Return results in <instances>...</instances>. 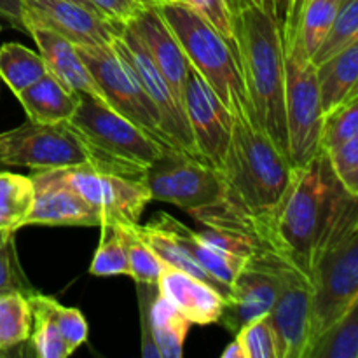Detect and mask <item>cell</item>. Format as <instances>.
Segmentation results:
<instances>
[{"instance_id":"6da1fadb","label":"cell","mask_w":358,"mask_h":358,"mask_svg":"<svg viewBox=\"0 0 358 358\" xmlns=\"http://www.w3.org/2000/svg\"><path fill=\"white\" fill-rule=\"evenodd\" d=\"M292 168L285 154L250 117L236 115L220 170L222 199L191 215L206 227L247 234L261 245Z\"/></svg>"},{"instance_id":"7a4b0ae2","label":"cell","mask_w":358,"mask_h":358,"mask_svg":"<svg viewBox=\"0 0 358 358\" xmlns=\"http://www.w3.org/2000/svg\"><path fill=\"white\" fill-rule=\"evenodd\" d=\"M233 51L259 128L287 156L283 41L276 0H227Z\"/></svg>"},{"instance_id":"3957f363","label":"cell","mask_w":358,"mask_h":358,"mask_svg":"<svg viewBox=\"0 0 358 358\" xmlns=\"http://www.w3.org/2000/svg\"><path fill=\"white\" fill-rule=\"evenodd\" d=\"M346 191L332 171L327 152L318 150L303 166H294L261 247L303 273L308 280L322 233Z\"/></svg>"},{"instance_id":"277c9868","label":"cell","mask_w":358,"mask_h":358,"mask_svg":"<svg viewBox=\"0 0 358 358\" xmlns=\"http://www.w3.org/2000/svg\"><path fill=\"white\" fill-rule=\"evenodd\" d=\"M310 283L313 345L358 303V196L345 192L336 205L315 252Z\"/></svg>"},{"instance_id":"5b68a950","label":"cell","mask_w":358,"mask_h":358,"mask_svg":"<svg viewBox=\"0 0 358 358\" xmlns=\"http://www.w3.org/2000/svg\"><path fill=\"white\" fill-rule=\"evenodd\" d=\"M304 0H290L283 10V100H285L287 159L303 166L320 150L324 112L318 93L317 69L301 38V10Z\"/></svg>"},{"instance_id":"8992f818","label":"cell","mask_w":358,"mask_h":358,"mask_svg":"<svg viewBox=\"0 0 358 358\" xmlns=\"http://www.w3.org/2000/svg\"><path fill=\"white\" fill-rule=\"evenodd\" d=\"M156 7L177 37L185 58L201 73L231 115H247L257 124L236 56L226 38L187 3L161 2Z\"/></svg>"},{"instance_id":"52a82bcc","label":"cell","mask_w":358,"mask_h":358,"mask_svg":"<svg viewBox=\"0 0 358 358\" xmlns=\"http://www.w3.org/2000/svg\"><path fill=\"white\" fill-rule=\"evenodd\" d=\"M77 98V108L69 122L94 154L101 170L140 180L161 154L177 150L157 142L110 105L84 93Z\"/></svg>"},{"instance_id":"ba28073f","label":"cell","mask_w":358,"mask_h":358,"mask_svg":"<svg viewBox=\"0 0 358 358\" xmlns=\"http://www.w3.org/2000/svg\"><path fill=\"white\" fill-rule=\"evenodd\" d=\"M0 166H24L30 170H62L94 166L100 163L69 121L27 122L0 133Z\"/></svg>"},{"instance_id":"9c48e42d","label":"cell","mask_w":358,"mask_h":358,"mask_svg":"<svg viewBox=\"0 0 358 358\" xmlns=\"http://www.w3.org/2000/svg\"><path fill=\"white\" fill-rule=\"evenodd\" d=\"M76 48L84 65L93 76L94 83L100 87L107 105L140 126L157 142L170 149H177L163 131L159 112L143 91L129 63L121 58L110 44L103 48H84V45H76Z\"/></svg>"},{"instance_id":"30bf717a","label":"cell","mask_w":358,"mask_h":358,"mask_svg":"<svg viewBox=\"0 0 358 358\" xmlns=\"http://www.w3.org/2000/svg\"><path fill=\"white\" fill-rule=\"evenodd\" d=\"M140 180L156 201L171 203L194 213L222 199L220 171L182 150H166L142 173Z\"/></svg>"},{"instance_id":"8fae6325","label":"cell","mask_w":358,"mask_h":358,"mask_svg":"<svg viewBox=\"0 0 358 358\" xmlns=\"http://www.w3.org/2000/svg\"><path fill=\"white\" fill-rule=\"evenodd\" d=\"M58 180L76 191L87 205L103 215V224H138L143 210L152 201L142 180L94 166L49 170Z\"/></svg>"},{"instance_id":"7c38bea8","label":"cell","mask_w":358,"mask_h":358,"mask_svg":"<svg viewBox=\"0 0 358 358\" xmlns=\"http://www.w3.org/2000/svg\"><path fill=\"white\" fill-rule=\"evenodd\" d=\"M110 45L121 58H124L129 63V66L133 69L135 76L138 77L147 96L156 105L157 112L161 115L163 131L166 133L170 142L177 149H180L182 152L199 159L198 150H196L194 145V138H192L191 128H189L187 117L184 114V108L175 100L170 86H168L163 73L159 72L156 63L152 62L150 55L147 52L145 45L140 41L138 34L128 23L119 24V31L112 38Z\"/></svg>"},{"instance_id":"4fadbf2b","label":"cell","mask_w":358,"mask_h":358,"mask_svg":"<svg viewBox=\"0 0 358 358\" xmlns=\"http://www.w3.org/2000/svg\"><path fill=\"white\" fill-rule=\"evenodd\" d=\"M285 262L264 247L248 259L231 283L220 313L219 322L227 331L236 334L243 325L269 315L278 297Z\"/></svg>"},{"instance_id":"5bb4252c","label":"cell","mask_w":358,"mask_h":358,"mask_svg":"<svg viewBox=\"0 0 358 358\" xmlns=\"http://www.w3.org/2000/svg\"><path fill=\"white\" fill-rule=\"evenodd\" d=\"M184 112L199 159L220 171L229 147L233 115L191 63L184 87Z\"/></svg>"},{"instance_id":"9a60e30c","label":"cell","mask_w":358,"mask_h":358,"mask_svg":"<svg viewBox=\"0 0 358 358\" xmlns=\"http://www.w3.org/2000/svg\"><path fill=\"white\" fill-rule=\"evenodd\" d=\"M278 358H308L311 346V283L285 262L278 297L269 311Z\"/></svg>"},{"instance_id":"2e32d148","label":"cell","mask_w":358,"mask_h":358,"mask_svg":"<svg viewBox=\"0 0 358 358\" xmlns=\"http://www.w3.org/2000/svg\"><path fill=\"white\" fill-rule=\"evenodd\" d=\"M41 24L73 45L103 48L117 35L119 24L70 0H23V28Z\"/></svg>"},{"instance_id":"e0dca14e","label":"cell","mask_w":358,"mask_h":358,"mask_svg":"<svg viewBox=\"0 0 358 358\" xmlns=\"http://www.w3.org/2000/svg\"><path fill=\"white\" fill-rule=\"evenodd\" d=\"M35 198L27 226H83L93 227L105 222L103 215L87 205L76 191L63 184L49 170L35 171Z\"/></svg>"},{"instance_id":"ac0fdd59","label":"cell","mask_w":358,"mask_h":358,"mask_svg":"<svg viewBox=\"0 0 358 358\" xmlns=\"http://www.w3.org/2000/svg\"><path fill=\"white\" fill-rule=\"evenodd\" d=\"M128 24L138 34L147 52L170 86L175 100L184 108V87L185 79H187L189 59L185 58L177 37L163 20L156 3L142 7L140 13L128 21Z\"/></svg>"},{"instance_id":"d6986e66","label":"cell","mask_w":358,"mask_h":358,"mask_svg":"<svg viewBox=\"0 0 358 358\" xmlns=\"http://www.w3.org/2000/svg\"><path fill=\"white\" fill-rule=\"evenodd\" d=\"M24 30L34 37L35 44L41 51L38 55L42 56L45 69L51 76H55L72 93L90 94V96L107 103L100 87L94 83L93 76L84 65L83 58L72 42L41 24L27 23Z\"/></svg>"},{"instance_id":"ffe728a7","label":"cell","mask_w":358,"mask_h":358,"mask_svg":"<svg viewBox=\"0 0 358 358\" xmlns=\"http://www.w3.org/2000/svg\"><path fill=\"white\" fill-rule=\"evenodd\" d=\"M156 285L157 292L166 297L191 324L208 325L219 322L226 299L208 283L164 266Z\"/></svg>"},{"instance_id":"44dd1931","label":"cell","mask_w":358,"mask_h":358,"mask_svg":"<svg viewBox=\"0 0 358 358\" xmlns=\"http://www.w3.org/2000/svg\"><path fill=\"white\" fill-rule=\"evenodd\" d=\"M152 224L170 234L217 283H220L226 289H229L238 273L247 264L248 259L238 257V255L227 254V252L206 245L205 241L199 240L196 231L189 229L187 226L175 220L168 213H159Z\"/></svg>"},{"instance_id":"7402d4cb","label":"cell","mask_w":358,"mask_h":358,"mask_svg":"<svg viewBox=\"0 0 358 358\" xmlns=\"http://www.w3.org/2000/svg\"><path fill=\"white\" fill-rule=\"evenodd\" d=\"M315 69L322 112L327 114L358 94V41Z\"/></svg>"},{"instance_id":"603a6c76","label":"cell","mask_w":358,"mask_h":358,"mask_svg":"<svg viewBox=\"0 0 358 358\" xmlns=\"http://www.w3.org/2000/svg\"><path fill=\"white\" fill-rule=\"evenodd\" d=\"M28 119L35 122L69 121L77 108L76 93L63 86L55 76L45 72L41 79L17 94Z\"/></svg>"},{"instance_id":"cb8c5ba5","label":"cell","mask_w":358,"mask_h":358,"mask_svg":"<svg viewBox=\"0 0 358 358\" xmlns=\"http://www.w3.org/2000/svg\"><path fill=\"white\" fill-rule=\"evenodd\" d=\"M150 332L161 358H180L191 322L159 292L150 301Z\"/></svg>"},{"instance_id":"d4e9b609","label":"cell","mask_w":358,"mask_h":358,"mask_svg":"<svg viewBox=\"0 0 358 358\" xmlns=\"http://www.w3.org/2000/svg\"><path fill=\"white\" fill-rule=\"evenodd\" d=\"M35 198L30 175L0 171V233H16L27 226Z\"/></svg>"},{"instance_id":"484cf974","label":"cell","mask_w":358,"mask_h":358,"mask_svg":"<svg viewBox=\"0 0 358 358\" xmlns=\"http://www.w3.org/2000/svg\"><path fill=\"white\" fill-rule=\"evenodd\" d=\"M135 231L136 234L149 245L150 250L159 257V261L163 262L164 266L178 269V271H184L187 273V275L194 276V278L201 280V282L208 283V285H212L217 292L222 294L224 299H226L227 294H229V289H226V287H222L220 283H217L215 280H213L212 276H210L208 273H206L205 269H203L201 266H199L198 262H196L194 259H192L191 255H189L187 252L170 236V234L154 226L152 222L147 224V226L136 224Z\"/></svg>"},{"instance_id":"4316f807","label":"cell","mask_w":358,"mask_h":358,"mask_svg":"<svg viewBox=\"0 0 358 358\" xmlns=\"http://www.w3.org/2000/svg\"><path fill=\"white\" fill-rule=\"evenodd\" d=\"M45 72L48 69L38 52L17 42H6L0 45V79L16 96L37 83Z\"/></svg>"},{"instance_id":"83f0119b","label":"cell","mask_w":358,"mask_h":358,"mask_svg":"<svg viewBox=\"0 0 358 358\" xmlns=\"http://www.w3.org/2000/svg\"><path fill=\"white\" fill-rule=\"evenodd\" d=\"M27 299L30 304L31 317L38 315V317L49 318L59 331L62 338L65 339L69 348L72 350V353L86 343L87 336H90V327H87L84 315L77 308L62 306L55 297L42 296L38 292L30 294L27 296Z\"/></svg>"},{"instance_id":"f1b7e54d","label":"cell","mask_w":358,"mask_h":358,"mask_svg":"<svg viewBox=\"0 0 358 358\" xmlns=\"http://www.w3.org/2000/svg\"><path fill=\"white\" fill-rule=\"evenodd\" d=\"M308 358H358V303L315 339Z\"/></svg>"},{"instance_id":"f546056e","label":"cell","mask_w":358,"mask_h":358,"mask_svg":"<svg viewBox=\"0 0 358 358\" xmlns=\"http://www.w3.org/2000/svg\"><path fill=\"white\" fill-rule=\"evenodd\" d=\"M31 334V311L24 294L0 292V355L23 345Z\"/></svg>"},{"instance_id":"4dcf8cb0","label":"cell","mask_w":358,"mask_h":358,"mask_svg":"<svg viewBox=\"0 0 358 358\" xmlns=\"http://www.w3.org/2000/svg\"><path fill=\"white\" fill-rule=\"evenodd\" d=\"M100 245L96 248L90 273L94 276H129L128 248L122 224H101Z\"/></svg>"},{"instance_id":"1f68e13d","label":"cell","mask_w":358,"mask_h":358,"mask_svg":"<svg viewBox=\"0 0 358 358\" xmlns=\"http://www.w3.org/2000/svg\"><path fill=\"white\" fill-rule=\"evenodd\" d=\"M358 41V0H343L338 14H336L332 27L322 41L320 48L311 56L315 66L325 59L332 58L339 51L348 48Z\"/></svg>"},{"instance_id":"d6a6232c","label":"cell","mask_w":358,"mask_h":358,"mask_svg":"<svg viewBox=\"0 0 358 358\" xmlns=\"http://www.w3.org/2000/svg\"><path fill=\"white\" fill-rule=\"evenodd\" d=\"M341 2L343 0H304L299 28L303 45L310 56H313L315 51L320 48L341 7Z\"/></svg>"},{"instance_id":"836d02e7","label":"cell","mask_w":358,"mask_h":358,"mask_svg":"<svg viewBox=\"0 0 358 358\" xmlns=\"http://www.w3.org/2000/svg\"><path fill=\"white\" fill-rule=\"evenodd\" d=\"M358 136V94L324 114L320 149L329 150Z\"/></svg>"},{"instance_id":"e575fe53","label":"cell","mask_w":358,"mask_h":358,"mask_svg":"<svg viewBox=\"0 0 358 358\" xmlns=\"http://www.w3.org/2000/svg\"><path fill=\"white\" fill-rule=\"evenodd\" d=\"M135 226H126V224H122L126 248H128L129 276L136 283H157V280H159L161 273L164 269V264L150 250L149 245L136 234Z\"/></svg>"},{"instance_id":"d590c367","label":"cell","mask_w":358,"mask_h":358,"mask_svg":"<svg viewBox=\"0 0 358 358\" xmlns=\"http://www.w3.org/2000/svg\"><path fill=\"white\" fill-rule=\"evenodd\" d=\"M240 343L245 358H278L276 355V338L269 315L252 320L234 334Z\"/></svg>"},{"instance_id":"8d00e7d4","label":"cell","mask_w":358,"mask_h":358,"mask_svg":"<svg viewBox=\"0 0 358 358\" xmlns=\"http://www.w3.org/2000/svg\"><path fill=\"white\" fill-rule=\"evenodd\" d=\"M0 292H35L17 259L14 233H0Z\"/></svg>"},{"instance_id":"74e56055","label":"cell","mask_w":358,"mask_h":358,"mask_svg":"<svg viewBox=\"0 0 358 358\" xmlns=\"http://www.w3.org/2000/svg\"><path fill=\"white\" fill-rule=\"evenodd\" d=\"M325 152L339 184L350 194L358 196V136Z\"/></svg>"},{"instance_id":"f35d334b","label":"cell","mask_w":358,"mask_h":358,"mask_svg":"<svg viewBox=\"0 0 358 358\" xmlns=\"http://www.w3.org/2000/svg\"><path fill=\"white\" fill-rule=\"evenodd\" d=\"M31 320H35V329H31L30 334L35 355L41 358H66L72 355V350L49 318L37 315L31 317Z\"/></svg>"},{"instance_id":"ab89813d","label":"cell","mask_w":358,"mask_h":358,"mask_svg":"<svg viewBox=\"0 0 358 358\" xmlns=\"http://www.w3.org/2000/svg\"><path fill=\"white\" fill-rule=\"evenodd\" d=\"M182 2L203 14L210 21V24L226 38L227 44L233 48V28H231L229 2L227 0H182Z\"/></svg>"},{"instance_id":"60d3db41","label":"cell","mask_w":358,"mask_h":358,"mask_svg":"<svg viewBox=\"0 0 358 358\" xmlns=\"http://www.w3.org/2000/svg\"><path fill=\"white\" fill-rule=\"evenodd\" d=\"M90 2L101 16L117 24L128 23L140 13L142 7L149 6L140 0H90Z\"/></svg>"},{"instance_id":"b9f144b4","label":"cell","mask_w":358,"mask_h":358,"mask_svg":"<svg viewBox=\"0 0 358 358\" xmlns=\"http://www.w3.org/2000/svg\"><path fill=\"white\" fill-rule=\"evenodd\" d=\"M0 17L9 21L10 27L23 28V0H0Z\"/></svg>"},{"instance_id":"7bdbcfd3","label":"cell","mask_w":358,"mask_h":358,"mask_svg":"<svg viewBox=\"0 0 358 358\" xmlns=\"http://www.w3.org/2000/svg\"><path fill=\"white\" fill-rule=\"evenodd\" d=\"M222 357L224 358H245L243 350H241L240 343H238L236 339H233V341L227 345V348L222 352Z\"/></svg>"},{"instance_id":"ee69618b","label":"cell","mask_w":358,"mask_h":358,"mask_svg":"<svg viewBox=\"0 0 358 358\" xmlns=\"http://www.w3.org/2000/svg\"><path fill=\"white\" fill-rule=\"evenodd\" d=\"M290 0H276V9H278V16L282 17L283 10H285V7L289 6Z\"/></svg>"},{"instance_id":"f6af8a7d","label":"cell","mask_w":358,"mask_h":358,"mask_svg":"<svg viewBox=\"0 0 358 358\" xmlns=\"http://www.w3.org/2000/svg\"><path fill=\"white\" fill-rule=\"evenodd\" d=\"M70 2H77V3H80V6L87 7V9H91V10H94V13H98V10L94 9V6L90 2V0H70ZM98 14H100V13H98ZM100 16H101V14H100Z\"/></svg>"},{"instance_id":"bcb514c9","label":"cell","mask_w":358,"mask_h":358,"mask_svg":"<svg viewBox=\"0 0 358 358\" xmlns=\"http://www.w3.org/2000/svg\"><path fill=\"white\" fill-rule=\"evenodd\" d=\"M140 2H143V3H157V0H140Z\"/></svg>"},{"instance_id":"7dc6e473","label":"cell","mask_w":358,"mask_h":358,"mask_svg":"<svg viewBox=\"0 0 358 358\" xmlns=\"http://www.w3.org/2000/svg\"><path fill=\"white\" fill-rule=\"evenodd\" d=\"M161 2H182V0H157V3Z\"/></svg>"},{"instance_id":"c3c4849f","label":"cell","mask_w":358,"mask_h":358,"mask_svg":"<svg viewBox=\"0 0 358 358\" xmlns=\"http://www.w3.org/2000/svg\"><path fill=\"white\" fill-rule=\"evenodd\" d=\"M0 31H2V24H0Z\"/></svg>"}]
</instances>
